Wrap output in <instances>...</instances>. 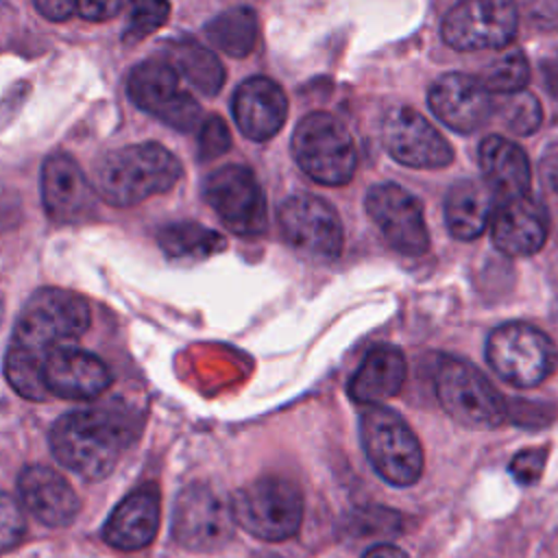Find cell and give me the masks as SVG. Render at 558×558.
<instances>
[{"instance_id": "cell-1", "label": "cell", "mask_w": 558, "mask_h": 558, "mask_svg": "<svg viewBox=\"0 0 558 558\" xmlns=\"http://www.w3.org/2000/svg\"><path fill=\"white\" fill-rule=\"evenodd\" d=\"M133 438V425L118 410L92 408L63 414L50 429V449L59 464L85 480L107 477L122 449Z\"/></svg>"}, {"instance_id": "cell-2", "label": "cell", "mask_w": 558, "mask_h": 558, "mask_svg": "<svg viewBox=\"0 0 558 558\" xmlns=\"http://www.w3.org/2000/svg\"><path fill=\"white\" fill-rule=\"evenodd\" d=\"M181 174V161L161 144H131L100 157L94 168V190L113 207H131L155 194H166Z\"/></svg>"}, {"instance_id": "cell-3", "label": "cell", "mask_w": 558, "mask_h": 558, "mask_svg": "<svg viewBox=\"0 0 558 558\" xmlns=\"http://www.w3.org/2000/svg\"><path fill=\"white\" fill-rule=\"evenodd\" d=\"M89 327L87 301L63 288H41L24 305L13 331V347L46 360V353L78 338Z\"/></svg>"}, {"instance_id": "cell-4", "label": "cell", "mask_w": 558, "mask_h": 558, "mask_svg": "<svg viewBox=\"0 0 558 558\" xmlns=\"http://www.w3.org/2000/svg\"><path fill=\"white\" fill-rule=\"evenodd\" d=\"M235 523L255 538L279 543L292 538L303 521V493L281 475L257 477L231 499Z\"/></svg>"}, {"instance_id": "cell-5", "label": "cell", "mask_w": 558, "mask_h": 558, "mask_svg": "<svg viewBox=\"0 0 558 558\" xmlns=\"http://www.w3.org/2000/svg\"><path fill=\"white\" fill-rule=\"evenodd\" d=\"M434 388L442 410L462 427L493 429L510 414L501 392L466 360L442 357L434 373Z\"/></svg>"}, {"instance_id": "cell-6", "label": "cell", "mask_w": 558, "mask_h": 558, "mask_svg": "<svg viewBox=\"0 0 558 558\" xmlns=\"http://www.w3.org/2000/svg\"><path fill=\"white\" fill-rule=\"evenodd\" d=\"M360 438L375 473L392 486H410L423 473V447L412 427L390 408L371 405L360 418Z\"/></svg>"}, {"instance_id": "cell-7", "label": "cell", "mask_w": 558, "mask_h": 558, "mask_svg": "<svg viewBox=\"0 0 558 558\" xmlns=\"http://www.w3.org/2000/svg\"><path fill=\"white\" fill-rule=\"evenodd\" d=\"M299 168L323 185H344L357 166V150L347 126L327 111L307 113L292 133Z\"/></svg>"}, {"instance_id": "cell-8", "label": "cell", "mask_w": 558, "mask_h": 558, "mask_svg": "<svg viewBox=\"0 0 558 558\" xmlns=\"http://www.w3.org/2000/svg\"><path fill=\"white\" fill-rule=\"evenodd\" d=\"M486 360L504 381L517 388H534L556 371L558 349L534 325L504 323L486 340Z\"/></svg>"}, {"instance_id": "cell-9", "label": "cell", "mask_w": 558, "mask_h": 558, "mask_svg": "<svg viewBox=\"0 0 558 558\" xmlns=\"http://www.w3.org/2000/svg\"><path fill=\"white\" fill-rule=\"evenodd\" d=\"M235 530L231 501L211 484L194 482L185 486L172 510V536L192 551H214L225 547Z\"/></svg>"}, {"instance_id": "cell-10", "label": "cell", "mask_w": 558, "mask_h": 558, "mask_svg": "<svg viewBox=\"0 0 558 558\" xmlns=\"http://www.w3.org/2000/svg\"><path fill=\"white\" fill-rule=\"evenodd\" d=\"M203 198L235 235L255 238L268 227L266 196L246 166L229 163L214 170L203 183Z\"/></svg>"}, {"instance_id": "cell-11", "label": "cell", "mask_w": 558, "mask_h": 558, "mask_svg": "<svg viewBox=\"0 0 558 558\" xmlns=\"http://www.w3.org/2000/svg\"><path fill=\"white\" fill-rule=\"evenodd\" d=\"M519 28L514 0H460L440 26L442 39L456 50H497L508 46Z\"/></svg>"}, {"instance_id": "cell-12", "label": "cell", "mask_w": 558, "mask_h": 558, "mask_svg": "<svg viewBox=\"0 0 558 558\" xmlns=\"http://www.w3.org/2000/svg\"><path fill=\"white\" fill-rule=\"evenodd\" d=\"M283 240L299 253L331 262L342 253V222L336 209L320 196L294 194L288 196L277 211Z\"/></svg>"}, {"instance_id": "cell-13", "label": "cell", "mask_w": 558, "mask_h": 558, "mask_svg": "<svg viewBox=\"0 0 558 558\" xmlns=\"http://www.w3.org/2000/svg\"><path fill=\"white\" fill-rule=\"evenodd\" d=\"M133 105L177 131H192L201 122V105L179 89V74L166 59L135 65L126 81Z\"/></svg>"}, {"instance_id": "cell-14", "label": "cell", "mask_w": 558, "mask_h": 558, "mask_svg": "<svg viewBox=\"0 0 558 558\" xmlns=\"http://www.w3.org/2000/svg\"><path fill=\"white\" fill-rule=\"evenodd\" d=\"M366 211L384 240L403 255H423L429 248V231L416 196L397 183L373 185L366 194Z\"/></svg>"}, {"instance_id": "cell-15", "label": "cell", "mask_w": 558, "mask_h": 558, "mask_svg": "<svg viewBox=\"0 0 558 558\" xmlns=\"http://www.w3.org/2000/svg\"><path fill=\"white\" fill-rule=\"evenodd\" d=\"M381 142L392 159L410 168H445L453 161L451 144L412 107H392L381 124Z\"/></svg>"}, {"instance_id": "cell-16", "label": "cell", "mask_w": 558, "mask_h": 558, "mask_svg": "<svg viewBox=\"0 0 558 558\" xmlns=\"http://www.w3.org/2000/svg\"><path fill=\"white\" fill-rule=\"evenodd\" d=\"M98 194L81 166L63 153L50 155L41 166V203L50 220L61 225L85 222L96 211Z\"/></svg>"}, {"instance_id": "cell-17", "label": "cell", "mask_w": 558, "mask_h": 558, "mask_svg": "<svg viewBox=\"0 0 558 558\" xmlns=\"http://www.w3.org/2000/svg\"><path fill=\"white\" fill-rule=\"evenodd\" d=\"M427 102L434 116L458 133L480 129L495 111V102L482 78L462 72H451L434 81Z\"/></svg>"}, {"instance_id": "cell-18", "label": "cell", "mask_w": 558, "mask_h": 558, "mask_svg": "<svg viewBox=\"0 0 558 558\" xmlns=\"http://www.w3.org/2000/svg\"><path fill=\"white\" fill-rule=\"evenodd\" d=\"M44 381L50 395L85 401L111 386V371L100 357L85 349L57 344L46 353Z\"/></svg>"}, {"instance_id": "cell-19", "label": "cell", "mask_w": 558, "mask_h": 558, "mask_svg": "<svg viewBox=\"0 0 558 558\" xmlns=\"http://www.w3.org/2000/svg\"><path fill=\"white\" fill-rule=\"evenodd\" d=\"M17 490L24 508L48 527L70 525L81 510V499L68 480L44 464L26 466L17 477Z\"/></svg>"}, {"instance_id": "cell-20", "label": "cell", "mask_w": 558, "mask_h": 558, "mask_svg": "<svg viewBox=\"0 0 558 558\" xmlns=\"http://www.w3.org/2000/svg\"><path fill=\"white\" fill-rule=\"evenodd\" d=\"M493 244L512 257L532 255L543 248L549 233V218L543 205L527 194L506 198L493 214Z\"/></svg>"}, {"instance_id": "cell-21", "label": "cell", "mask_w": 558, "mask_h": 558, "mask_svg": "<svg viewBox=\"0 0 558 558\" xmlns=\"http://www.w3.org/2000/svg\"><path fill=\"white\" fill-rule=\"evenodd\" d=\"M233 118L244 137L266 142L277 135L288 118L283 89L266 76L246 78L233 94Z\"/></svg>"}, {"instance_id": "cell-22", "label": "cell", "mask_w": 558, "mask_h": 558, "mask_svg": "<svg viewBox=\"0 0 558 558\" xmlns=\"http://www.w3.org/2000/svg\"><path fill=\"white\" fill-rule=\"evenodd\" d=\"M159 527V490L144 484L131 490L102 525V541L122 551H135L153 543Z\"/></svg>"}, {"instance_id": "cell-23", "label": "cell", "mask_w": 558, "mask_h": 558, "mask_svg": "<svg viewBox=\"0 0 558 558\" xmlns=\"http://www.w3.org/2000/svg\"><path fill=\"white\" fill-rule=\"evenodd\" d=\"M405 357L392 344H377L366 353L349 379V397L362 405H377L395 397L405 381Z\"/></svg>"}, {"instance_id": "cell-24", "label": "cell", "mask_w": 558, "mask_h": 558, "mask_svg": "<svg viewBox=\"0 0 558 558\" xmlns=\"http://www.w3.org/2000/svg\"><path fill=\"white\" fill-rule=\"evenodd\" d=\"M480 168L488 190L501 201L523 196L530 190L532 170L523 148L501 135H488L480 144Z\"/></svg>"}, {"instance_id": "cell-25", "label": "cell", "mask_w": 558, "mask_h": 558, "mask_svg": "<svg viewBox=\"0 0 558 558\" xmlns=\"http://www.w3.org/2000/svg\"><path fill=\"white\" fill-rule=\"evenodd\" d=\"M495 209V194L486 183L464 179L445 196V222L456 240H475L484 233Z\"/></svg>"}, {"instance_id": "cell-26", "label": "cell", "mask_w": 558, "mask_h": 558, "mask_svg": "<svg viewBox=\"0 0 558 558\" xmlns=\"http://www.w3.org/2000/svg\"><path fill=\"white\" fill-rule=\"evenodd\" d=\"M163 59L205 96H216L225 85V68L220 59L196 39L170 41Z\"/></svg>"}, {"instance_id": "cell-27", "label": "cell", "mask_w": 558, "mask_h": 558, "mask_svg": "<svg viewBox=\"0 0 558 558\" xmlns=\"http://www.w3.org/2000/svg\"><path fill=\"white\" fill-rule=\"evenodd\" d=\"M205 35L220 52L229 57H246L257 44V15L248 7L227 9L205 24Z\"/></svg>"}, {"instance_id": "cell-28", "label": "cell", "mask_w": 558, "mask_h": 558, "mask_svg": "<svg viewBox=\"0 0 558 558\" xmlns=\"http://www.w3.org/2000/svg\"><path fill=\"white\" fill-rule=\"evenodd\" d=\"M157 242L168 257L198 259L209 257L227 246L218 231H211L198 222H172L159 229Z\"/></svg>"}, {"instance_id": "cell-29", "label": "cell", "mask_w": 558, "mask_h": 558, "mask_svg": "<svg viewBox=\"0 0 558 558\" xmlns=\"http://www.w3.org/2000/svg\"><path fill=\"white\" fill-rule=\"evenodd\" d=\"M4 377L9 386L24 399L44 401L50 395L44 381V357H37L13 344L7 349Z\"/></svg>"}, {"instance_id": "cell-30", "label": "cell", "mask_w": 558, "mask_h": 558, "mask_svg": "<svg viewBox=\"0 0 558 558\" xmlns=\"http://www.w3.org/2000/svg\"><path fill=\"white\" fill-rule=\"evenodd\" d=\"M497 111L504 124L514 135H532L543 122V109L538 98L525 89L501 94Z\"/></svg>"}, {"instance_id": "cell-31", "label": "cell", "mask_w": 558, "mask_h": 558, "mask_svg": "<svg viewBox=\"0 0 558 558\" xmlns=\"http://www.w3.org/2000/svg\"><path fill=\"white\" fill-rule=\"evenodd\" d=\"M482 83L488 92L497 94H512L527 85L530 81V65L523 52H506L504 57L490 61L482 72Z\"/></svg>"}, {"instance_id": "cell-32", "label": "cell", "mask_w": 558, "mask_h": 558, "mask_svg": "<svg viewBox=\"0 0 558 558\" xmlns=\"http://www.w3.org/2000/svg\"><path fill=\"white\" fill-rule=\"evenodd\" d=\"M170 15V0H131L129 22L122 33L124 44H137L159 31Z\"/></svg>"}, {"instance_id": "cell-33", "label": "cell", "mask_w": 558, "mask_h": 558, "mask_svg": "<svg viewBox=\"0 0 558 558\" xmlns=\"http://www.w3.org/2000/svg\"><path fill=\"white\" fill-rule=\"evenodd\" d=\"M24 534L26 519L20 504L11 495L0 493V554L17 547Z\"/></svg>"}, {"instance_id": "cell-34", "label": "cell", "mask_w": 558, "mask_h": 558, "mask_svg": "<svg viewBox=\"0 0 558 558\" xmlns=\"http://www.w3.org/2000/svg\"><path fill=\"white\" fill-rule=\"evenodd\" d=\"M351 521V530L360 536H368V534H390L399 527L401 519H399V512L395 510H388V508H364V510H357L349 517Z\"/></svg>"}, {"instance_id": "cell-35", "label": "cell", "mask_w": 558, "mask_h": 558, "mask_svg": "<svg viewBox=\"0 0 558 558\" xmlns=\"http://www.w3.org/2000/svg\"><path fill=\"white\" fill-rule=\"evenodd\" d=\"M231 148V133L227 122L220 116H209L203 124H201V133H198V157L203 161L216 159L220 155H225Z\"/></svg>"}, {"instance_id": "cell-36", "label": "cell", "mask_w": 558, "mask_h": 558, "mask_svg": "<svg viewBox=\"0 0 558 558\" xmlns=\"http://www.w3.org/2000/svg\"><path fill=\"white\" fill-rule=\"evenodd\" d=\"M547 453H549V447L543 445V447H530V449H521L512 462H510V473L512 477L523 484V486H530V484H536L538 477L543 475V469H545V462H547Z\"/></svg>"}, {"instance_id": "cell-37", "label": "cell", "mask_w": 558, "mask_h": 558, "mask_svg": "<svg viewBox=\"0 0 558 558\" xmlns=\"http://www.w3.org/2000/svg\"><path fill=\"white\" fill-rule=\"evenodd\" d=\"M122 11V0H76V13L89 22H105Z\"/></svg>"}, {"instance_id": "cell-38", "label": "cell", "mask_w": 558, "mask_h": 558, "mask_svg": "<svg viewBox=\"0 0 558 558\" xmlns=\"http://www.w3.org/2000/svg\"><path fill=\"white\" fill-rule=\"evenodd\" d=\"M39 15L50 22H63L76 13V0H33Z\"/></svg>"}, {"instance_id": "cell-39", "label": "cell", "mask_w": 558, "mask_h": 558, "mask_svg": "<svg viewBox=\"0 0 558 558\" xmlns=\"http://www.w3.org/2000/svg\"><path fill=\"white\" fill-rule=\"evenodd\" d=\"M362 558H408V554L403 549H399L397 545L381 543V545L371 547Z\"/></svg>"}, {"instance_id": "cell-40", "label": "cell", "mask_w": 558, "mask_h": 558, "mask_svg": "<svg viewBox=\"0 0 558 558\" xmlns=\"http://www.w3.org/2000/svg\"><path fill=\"white\" fill-rule=\"evenodd\" d=\"M549 183H551V187L558 192V161L551 166V170H549Z\"/></svg>"}, {"instance_id": "cell-41", "label": "cell", "mask_w": 558, "mask_h": 558, "mask_svg": "<svg viewBox=\"0 0 558 558\" xmlns=\"http://www.w3.org/2000/svg\"><path fill=\"white\" fill-rule=\"evenodd\" d=\"M2 312H4V307H2V296H0V320H2Z\"/></svg>"}]
</instances>
